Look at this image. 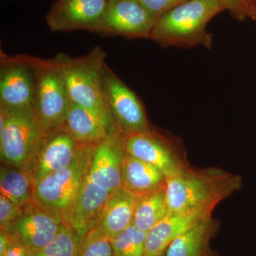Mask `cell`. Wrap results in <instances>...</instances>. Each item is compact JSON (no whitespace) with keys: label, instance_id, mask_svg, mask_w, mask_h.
<instances>
[{"label":"cell","instance_id":"1","mask_svg":"<svg viewBox=\"0 0 256 256\" xmlns=\"http://www.w3.org/2000/svg\"><path fill=\"white\" fill-rule=\"evenodd\" d=\"M240 176L222 168L192 169L166 178L170 214H212L215 207L242 188Z\"/></svg>","mask_w":256,"mask_h":256},{"label":"cell","instance_id":"2","mask_svg":"<svg viewBox=\"0 0 256 256\" xmlns=\"http://www.w3.org/2000/svg\"><path fill=\"white\" fill-rule=\"evenodd\" d=\"M224 11L220 0H188L156 18L150 40L162 47L210 50L213 36L207 25Z\"/></svg>","mask_w":256,"mask_h":256},{"label":"cell","instance_id":"3","mask_svg":"<svg viewBox=\"0 0 256 256\" xmlns=\"http://www.w3.org/2000/svg\"><path fill=\"white\" fill-rule=\"evenodd\" d=\"M106 56V50L98 45L82 56L58 53L54 60L63 74L70 102L114 126L104 97L102 72Z\"/></svg>","mask_w":256,"mask_h":256},{"label":"cell","instance_id":"4","mask_svg":"<svg viewBox=\"0 0 256 256\" xmlns=\"http://www.w3.org/2000/svg\"><path fill=\"white\" fill-rule=\"evenodd\" d=\"M95 144H82L72 162L47 175L33 186V202L65 223L88 175Z\"/></svg>","mask_w":256,"mask_h":256},{"label":"cell","instance_id":"5","mask_svg":"<svg viewBox=\"0 0 256 256\" xmlns=\"http://www.w3.org/2000/svg\"><path fill=\"white\" fill-rule=\"evenodd\" d=\"M31 57L36 76L34 112L45 134L62 127L70 101L63 74L54 58Z\"/></svg>","mask_w":256,"mask_h":256},{"label":"cell","instance_id":"6","mask_svg":"<svg viewBox=\"0 0 256 256\" xmlns=\"http://www.w3.org/2000/svg\"><path fill=\"white\" fill-rule=\"evenodd\" d=\"M0 130V156L4 164L24 170L34 154L44 132L34 111H5Z\"/></svg>","mask_w":256,"mask_h":256},{"label":"cell","instance_id":"7","mask_svg":"<svg viewBox=\"0 0 256 256\" xmlns=\"http://www.w3.org/2000/svg\"><path fill=\"white\" fill-rule=\"evenodd\" d=\"M36 76L31 56L0 52V109L34 111Z\"/></svg>","mask_w":256,"mask_h":256},{"label":"cell","instance_id":"8","mask_svg":"<svg viewBox=\"0 0 256 256\" xmlns=\"http://www.w3.org/2000/svg\"><path fill=\"white\" fill-rule=\"evenodd\" d=\"M104 92L112 122L124 136L154 130L148 120L140 98L105 64Z\"/></svg>","mask_w":256,"mask_h":256},{"label":"cell","instance_id":"9","mask_svg":"<svg viewBox=\"0 0 256 256\" xmlns=\"http://www.w3.org/2000/svg\"><path fill=\"white\" fill-rule=\"evenodd\" d=\"M128 154L158 168L166 178L176 176L188 168L178 142L154 130L146 134L124 136Z\"/></svg>","mask_w":256,"mask_h":256},{"label":"cell","instance_id":"10","mask_svg":"<svg viewBox=\"0 0 256 256\" xmlns=\"http://www.w3.org/2000/svg\"><path fill=\"white\" fill-rule=\"evenodd\" d=\"M154 21L141 0H108L97 34L150 40Z\"/></svg>","mask_w":256,"mask_h":256},{"label":"cell","instance_id":"11","mask_svg":"<svg viewBox=\"0 0 256 256\" xmlns=\"http://www.w3.org/2000/svg\"><path fill=\"white\" fill-rule=\"evenodd\" d=\"M107 4L108 0H56L47 13V26L52 32L97 34Z\"/></svg>","mask_w":256,"mask_h":256},{"label":"cell","instance_id":"12","mask_svg":"<svg viewBox=\"0 0 256 256\" xmlns=\"http://www.w3.org/2000/svg\"><path fill=\"white\" fill-rule=\"evenodd\" d=\"M63 223L32 201L24 207L22 214L18 220L1 229L22 245L28 252H34L52 242Z\"/></svg>","mask_w":256,"mask_h":256},{"label":"cell","instance_id":"13","mask_svg":"<svg viewBox=\"0 0 256 256\" xmlns=\"http://www.w3.org/2000/svg\"><path fill=\"white\" fill-rule=\"evenodd\" d=\"M80 146L62 128L45 134L25 169L32 184L68 166Z\"/></svg>","mask_w":256,"mask_h":256},{"label":"cell","instance_id":"14","mask_svg":"<svg viewBox=\"0 0 256 256\" xmlns=\"http://www.w3.org/2000/svg\"><path fill=\"white\" fill-rule=\"evenodd\" d=\"M126 156L124 136L117 130L94 146L88 178L110 192L120 188Z\"/></svg>","mask_w":256,"mask_h":256},{"label":"cell","instance_id":"15","mask_svg":"<svg viewBox=\"0 0 256 256\" xmlns=\"http://www.w3.org/2000/svg\"><path fill=\"white\" fill-rule=\"evenodd\" d=\"M136 201L137 196L124 186L114 190L106 202L98 222L90 232L111 242L132 225Z\"/></svg>","mask_w":256,"mask_h":256},{"label":"cell","instance_id":"16","mask_svg":"<svg viewBox=\"0 0 256 256\" xmlns=\"http://www.w3.org/2000/svg\"><path fill=\"white\" fill-rule=\"evenodd\" d=\"M111 193L92 182L88 175L76 203L64 224L82 240L98 222Z\"/></svg>","mask_w":256,"mask_h":256},{"label":"cell","instance_id":"17","mask_svg":"<svg viewBox=\"0 0 256 256\" xmlns=\"http://www.w3.org/2000/svg\"><path fill=\"white\" fill-rule=\"evenodd\" d=\"M60 128L80 144L100 142L111 132L118 130L114 124L72 102L69 105L66 118Z\"/></svg>","mask_w":256,"mask_h":256},{"label":"cell","instance_id":"18","mask_svg":"<svg viewBox=\"0 0 256 256\" xmlns=\"http://www.w3.org/2000/svg\"><path fill=\"white\" fill-rule=\"evenodd\" d=\"M212 216L206 214H169L146 234L144 256H156L165 252L175 238L202 218Z\"/></svg>","mask_w":256,"mask_h":256},{"label":"cell","instance_id":"19","mask_svg":"<svg viewBox=\"0 0 256 256\" xmlns=\"http://www.w3.org/2000/svg\"><path fill=\"white\" fill-rule=\"evenodd\" d=\"M166 178L158 168L127 153L122 170V186L136 196L162 190Z\"/></svg>","mask_w":256,"mask_h":256},{"label":"cell","instance_id":"20","mask_svg":"<svg viewBox=\"0 0 256 256\" xmlns=\"http://www.w3.org/2000/svg\"><path fill=\"white\" fill-rule=\"evenodd\" d=\"M216 224L212 216L202 218L170 244L165 256H208Z\"/></svg>","mask_w":256,"mask_h":256},{"label":"cell","instance_id":"21","mask_svg":"<svg viewBox=\"0 0 256 256\" xmlns=\"http://www.w3.org/2000/svg\"><path fill=\"white\" fill-rule=\"evenodd\" d=\"M169 214L164 188L137 196L132 224L148 232Z\"/></svg>","mask_w":256,"mask_h":256},{"label":"cell","instance_id":"22","mask_svg":"<svg viewBox=\"0 0 256 256\" xmlns=\"http://www.w3.org/2000/svg\"><path fill=\"white\" fill-rule=\"evenodd\" d=\"M0 191L1 195L23 208L33 201L31 178L26 171L15 166H1Z\"/></svg>","mask_w":256,"mask_h":256},{"label":"cell","instance_id":"23","mask_svg":"<svg viewBox=\"0 0 256 256\" xmlns=\"http://www.w3.org/2000/svg\"><path fill=\"white\" fill-rule=\"evenodd\" d=\"M80 239L68 225L62 224L58 235L48 245L28 256H76Z\"/></svg>","mask_w":256,"mask_h":256},{"label":"cell","instance_id":"24","mask_svg":"<svg viewBox=\"0 0 256 256\" xmlns=\"http://www.w3.org/2000/svg\"><path fill=\"white\" fill-rule=\"evenodd\" d=\"M146 234L132 224L111 240L112 256H144Z\"/></svg>","mask_w":256,"mask_h":256},{"label":"cell","instance_id":"25","mask_svg":"<svg viewBox=\"0 0 256 256\" xmlns=\"http://www.w3.org/2000/svg\"><path fill=\"white\" fill-rule=\"evenodd\" d=\"M76 256H112L111 242L90 232L80 240Z\"/></svg>","mask_w":256,"mask_h":256},{"label":"cell","instance_id":"26","mask_svg":"<svg viewBox=\"0 0 256 256\" xmlns=\"http://www.w3.org/2000/svg\"><path fill=\"white\" fill-rule=\"evenodd\" d=\"M23 207L0 194V227L4 228L22 214Z\"/></svg>","mask_w":256,"mask_h":256},{"label":"cell","instance_id":"27","mask_svg":"<svg viewBox=\"0 0 256 256\" xmlns=\"http://www.w3.org/2000/svg\"><path fill=\"white\" fill-rule=\"evenodd\" d=\"M188 1V0H141L144 8L154 20Z\"/></svg>","mask_w":256,"mask_h":256},{"label":"cell","instance_id":"28","mask_svg":"<svg viewBox=\"0 0 256 256\" xmlns=\"http://www.w3.org/2000/svg\"><path fill=\"white\" fill-rule=\"evenodd\" d=\"M232 18L242 21L249 16L248 0H220Z\"/></svg>","mask_w":256,"mask_h":256},{"label":"cell","instance_id":"29","mask_svg":"<svg viewBox=\"0 0 256 256\" xmlns=\"http://www.w3.org/2000/svg\"><path fill=\"white\" fill-rule=\"evenodd\" d=\"M3 256H28V252L22 245L10 237L9 247Z\"/></svg>","mask_w":256,"mask_h":256},{"label":"cell","instance_id":"30","mask_svg":"<svg viewBox=\"0 0 256 256\" xmlns=\"http://www.w3.org/2000/svg\"><path fill=\"white\" fill-rule=\"evenodd\" d=\"M10 242V236L4 230L1 229V232H0V256L4 255L9 247Z\"/></svg>","mask_w":256,"mask_h":256},{"label":"cell","instance_id":"31","mask_svg":"<svg viewBox=\"0 0 256 256\" xmlns=\"http://www.w3.org/2000/svg\"><path fill=\"white\" fill-rule=\"evenodd\" d=\"M249 16L256 20V0H248Z\"/></svg>","mask_w":256,"mask_h":256},{"label":"cell","instance_id":"32","mask_svg":"<svg viewBox=\"0 0 256 256\" xmlns=\"http://www.w3.org/2000/svg\"><path fill=\"white\" fill-rule=\"evenodd\" d=\"M156 256H165V252H163V254H160V255H158Z\"/></svg>","mask_w":256,"mask_h":256}]
</instances>
